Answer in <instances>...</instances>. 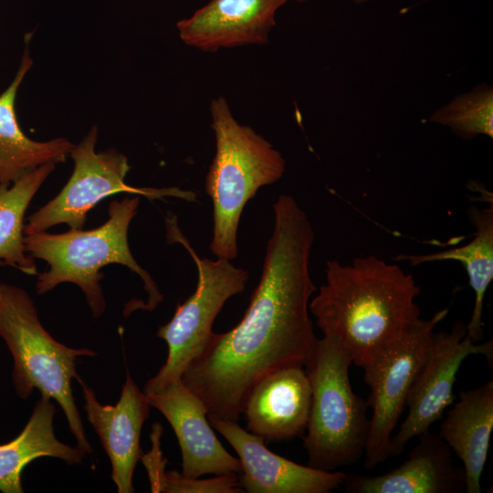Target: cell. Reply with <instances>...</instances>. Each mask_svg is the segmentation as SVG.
<instances>
[{
  "label": "cell",
  "mask_w": 493,
  "mask_h": 493,
  "mask_svg": "<svg viewBox=\"0 0 493 493\" xmlns=\"http://www.w3.org/2000/svg\"><path fill=\"white\" fill-rule=\"evenodd\" d=\"M87 418L100 437L111 464V477L119 493L134 491L132 476L142 458L140 436L150 414L146 394L127 373L121 397L115 405L101 404L79 377Z\"/></svg>",
  "instance_id": "13"
},
{
  "label": "cell",
  "mask_w": 493,
  "mask_h": 493,
  "mask_svg": "<svg viewBox=\"0 0 493 493\" xmlns=\"http://www.w3.org/2000/svg\"><path fill=\"white\" fill-rule=\"evenodd\" d=\"M408 458L378 476L350 474L342 486L349 493H460L466 489L463 469L456 467L452 450L439 435L427 430Z\"/></svg>",
  "instance_id": "16"
},
{
  "label": "cell",
  "mask_w": 493,
  "mask_h": 493,
  "mask_svg": "<svg viewBox=\"0 0 493 493\" xmlns=\"http://www.w3.org/2000/svg\"><path fill=\"white\" fill-rule=\"evenodd\" d=\"M145 394L150 405L160 411L173 429L181 448L184 477L241 473L239 459L223 446L211 428L204 403L182 380Z\"/></svg>",
  "instance_id": "12"
},
{
  "label": "cell",
  "mask_w": 493,
  "mask_h": 493,
  "mask_svg": "<svg viewBox=\"0 0 493 493\" xmlns=\"http://www.w3.org/2000/svg\"><path fill=\"white\" fill-rule=\"evenodd\" d=\"M98 132V127L92 126L74 145L69 153L74 162L71 176L53 199L27 217L25 235L44 232L60 224H66L69 229H83L88 213L104 198L120 193L143 195L151 200L165 196L188 202L196 200L195 193L178 187L157 189L128 184V158L114 148L97 152Z\"/></svg>",
  "instance_id": "8"
},
{
  "label": "cell",
  "mask_w": 493,
  "mask_h": 493,
  "mask_svg": "<svg viewBox=\"0 0 493 493\" xmlns=\"http://www.w3.org/2000/svg\"><path fill=\"white\" fill-rule=\"evenodd\" d=\"M482 354L492 364L493 343L475 342L466 324L457 320L450 331L433 334L425 359L409 392L408 413L398 432L392 436L390 456L400 455L414 436L429 430L454 404V385L462 362L469 355Z\"/></svg>",
  "instance_id": "10"
},
{
  "label": "cell",
  "mask_w": 493,
  "mask_h": 493,
  "mask_svg": "<svg viewBox=\"0 0 493 493\" xmlns=\"http://www.w3.org/2000/svg\"><path fill=\"white\" fill-rule=\"evenodd\" d=\"M215 154L205 178V193L213 203L210 249L217 258L237 256V229L246 203L257 190L278 181L285 173L281 153L252 128L240 124L226 100L210 103Z\"/></svg>",
  "instance_id": "4"
},
{
  "label": "cell",
  "mask_w": 493,
  "mask_h": 493,
  "mask_svg": "<svg viewBox=\"0 0 493 493\" xmlns=\"http://www.w3.org/2000/svg\"><path fill=\"white\" fill-rule=\"evenodd\" d=\"M0 338L12 354V383L18 397L34 389L55 400L64 412L69 431L85 455L93 453L72 393L79 376L77 360L96 355L90 349H74L55 340L41 324L35 302L24 288L0 278Z\"/></svg>",
  "instance_id": "5"
},
{
  "label": "cell",
  "mask_w": 493,
  "mask_h": 493,
  "mask_svg": "<svg viewBox=\"0 0 493 493\" xmlns=\"http://www.w3.org/2000/svg\"><path fill=\"white\" fill-rule=\"evenodd\" d=\"M56 163H45L12 184H0V267L37 276L35 258L25 249V214Z\"/></svg>",
  "instance_id": "21"
},
{
  "label": "cell",
  "mask_w": 493,
  "mask_h": 493,
  "mask_svg": "<svg viewBox=\"0 0 493 493\" xmlns=\"http://www.w3.org/2000/svg\"><path fill=\"white\" fill-rule=\"evenodd\" d=\"M352 360L334 336L317 339L305 362L311 402L303 446L308 466L332 471L363 456L370 432L367 402L352 390Z\"/></svg>",
  "instance_id": "6"
},
{
  "label": "cell",
  "mask_w": 493,
  "mask_h": 493,
  "mask_svg": "<svg viewBox=\"0 0 493 493\" xmlns=\"http://www.w3.org/2000/svg\"><path fill=\"white\" fill-rule=\"evenodd\" d=\"M14 79L0 94V184H12L26 173L47 163L66 161L74 145L64 137L37 142L22 131L16 112V100L19 87L33 65L28 42Z\"/></svg>",
  "instance_id": "18"
},
{
  "label": "cell",
  "mask_w": 493,
  "mask_h": 493,
  "mask_svg": "<svg viewBox=\"0 0 493 493\" xmlns=\"http://www.w3.org/2000/svg\"><path fill=\"white\" fill-rule=\"evenodd\" d=\"M493 428V381L459 393L439 435L463 462L467 493L481 492V476Z\"/></svg>",
  "instance_id": "17"
},
{
  "label": "cell",
  "mask_w": 493,
  "mask_h": 493,
  "mask_svg": "<svg viewBox=\"0 0 493 493\" xmlns=\"http://www.w3.org/2000/svg\"><path fill=\"white\" fill-rule=\"evenodd\" d=\"M56 407L52 399L41 395L21 433L13 440L0 445V491L23 492L21 475L32 461L52 456L69 465L80 463L85 454L59 441L54 432Z\"/></svg>",
  "instance_id": "19"
},
{
  "label": "cell",
  "mask_w": 493,
  "mask_h": 493,
  "mask_svg": "<svg viewBox=\"0 0 493 493\" xmlns=\"http://www.w3.org/2000/svg\"><path fill=\"white\" fill-rule=\"evenodd\" d=\"M274 227L259 282L236 326L213 332L181 380L207 414L237 422L254 384L270 372L304 366L316 344L309 316L312 225L291 195L273 204Z\"/></svg>",
  "instance_id": "1"
},
{
  "label": "cell",
  "mask_w": 493,
  "mask_h": 493,
  "mask_svg": "<svg viewBox=\"0 0 493 493\" xmlns=\"http://www.w3.org/2000/svg\"><path fill=\"white\" fill-rule=\"evenodd\" d=\"M139 204L138 195L113 200L109 205L108 220L94 229L25 235L26 253L48 266L47 270L37 274V293L45 294L61 283L75 284L84 293L92 316L99 318L106 309L100 285L104 274L100 270L107 265L119 264L142 279L148 300L141 308L152 310L163 296L152 276L133 257L128 242L129 226Z\"/></svg>",
  "instance_id": "3"
},
{
  "label": "cell",
  "mask_w": 493,
  "mask_h": 493,
  "mask_svg": "<svg viewBox=\"0 0 493 493\" xmlns=\"http://www.w3.org/2000/svg\"><path fill=\"white\" fill-rule=\"evenodd\" d=\"M152 492L171 493H238L244 492L236 475L215 476L199 479L184 477L176 471L164 472L146 465Z\"/></svg>",
  "instance_id": "23"
},
{
  "label": "cell",
  "mask_w": 493,
  "mask_h": 493,
  "mask_svg": "<svg viewBox=\"0 0 493 493\" xmlns=\"http://www.w3.org/2000/svg\"><path fill=\"white\" fill-rule=\"evenodd\" d=\"M468 217L476 234L467 244L440 252L425 255L401 254L394 259L407 261L412 266L424 263L454 260L463 264L469 284L475 293V303L467 334L478 342L483 338L482 312L486 291L493 279V205L479 208L472 206Z\"/></svg>",
  "instance_id": "20"
},
{
  "label": "cell",
  "mask_w": 493,
  "mask_h": 493,
  "mask_svg": "<svg viewBox=\"0 0 493 493\" xmlns=\"http://www.w3.org/2000/svg\"><path fill=\"white\" fill-rule=\"evenodd\" d=\"M288 0H210L177 22L181 39L206 52L268 41L278 9Z\"/></svg>",
  "instance_id": "14"
},
{
  "label": "cell",
  "mask_w": 493,
  "mask_h": 493,
  "mask_svg": "<svg viewBox=\"0 0 493 493\" xmlns=\"http://www.w3.org/2000/svg\"><path fill=\"white\" fill-rule=\"evenodd\" d=\"M207 418L237 454L242 467L238 480L247 493H329L346 479L342 471L320 470L277 455L237 422L214 414Z\"/></svg>",
  "instance_id": "11"
},
{
  "label": "cell",
  "mask_w": 493,
  "mask_h": 493,
  "mask_svg": "<svg viewBox=\"0 0 493 493\" xmlns=\"http://www.w3.org/2000/svg\"><path fill=\"white\" fill-rule=\"evenodd\" d=\"M431 121L451 128L461 137L493 136V93L480 89L465 93L440 108Z\"/></svg>",
  "instance_id": "22"
},
{
  "label": "cell",
  "mask_w": 493,
  "mask_h": 493,
  "mask_svg": "<svg viewBox=\"0 0 493 493\" xmlns=\"http://www.w3.org/2000/svg\"><path fill=\"white\" fill-rule=\"evenodd\" d=\"M165 220L168 241L181 244L189 252L197 267L198 281L194 293L179 304L171 320L157 330V337L167 343L168 355L159 372L146 382L144 393L181 380L213 333V323L225 303L245 290L249 278L246 270L228 259L200 257L181 232L176 216L167 215Z\"/></svg>",
  "instance_id": "7"
},
{
  "label": "cell",
  "mask_w": 493,
  "mask_h": 493,
  "mask_svg": "<svg viewBox=\"0 0 493 493\" xmlns=\"http://www.w3.org/2000/svg\"><path fill=\"white\" fill-rule=\"evenodd\" d=\"M296 1H299V2H304V1H307V0H296Z\"/></svg>",
  "instance_id": "25"
},
{
  "label": "cell",
  "mask_w": 493,
  "mask_h": 493,
  "mask_svg": "<svg viewBox=\"0 0 493 493\" xmlns=\"http://www.w3.org/2000/svg\"><path fill=\"white\" fill-rule=\"evenodd\" d=\"M447 313L446 308L427 320L420 319L400 340L362 367L370 388L367 404L372 409L363 453L365 468L373 469L390 457L392 434L424 363L434 330Z\"/></svg>",
  "instance_id": "9"
},
{
  "label": "cell",
  "mask_w": 493,
  "mask_h": 493,
  "mask_svg": "<svg viewBox=\"0 0 493 493\" xmlns=\"http://www.w3.org/2000/svg\"><path fill=\"white\" fill-rule=\"evenodd\" d=\"M310 402V383L303 366L274 370L257 381L246 398L243 414L247 429L264 442L302 436Z\"/></svg>",
  "instance_id": "15"
},
{
  "label": "cell",
  "mask_w": 493,
  "mask_h": 493,
  "mask_svg": "<svg viewBox=\"0 0 493 493\" xmlns=\"http://www.w3.org/2000/svg\"><path fill=\"white\" fill-rule=\"evenodd\" d=\"M355 3L362 4L370 0H353Z\"/></svg>",
  "instance_id": "24"
},
{
  "label": "cell",
  "mask_w": 493,
  "mask_h": 493,
  "mask_svg": "<svg viewBox=\"0 0 493 493\" xmlns=\"http://www.w3.org/2000/svg\"><path fill=\"white\" fill-rule=\"evenodd\" d=\"M420 292L411 274L374 255L349 265L330 260L309 309L323 335L336 337L362 368L421 319Z\"/></svg>",
  "instance_id": "2"
}]
</instances>
